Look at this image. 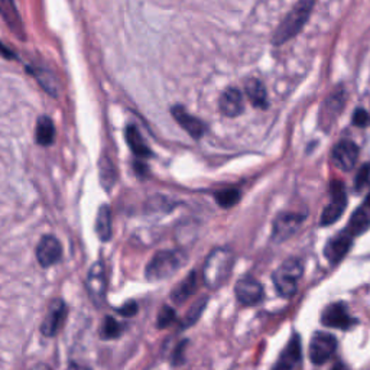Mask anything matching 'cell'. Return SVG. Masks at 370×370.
<instances>
[{"mask_svg": "<svg viewBox=\"0 0 370 370\" xmlns=\"http://www.w3.org/2000/svg\"><path fill=\"white\" fill-rule=\"evenodd\" d=\"M175 319H177V314L175 311L171 308V307H168V306H164L158 314V328H166V327H170L171 324L175 323Z\"/></svg>", "mask_w": 370, "mask_h": 370, "instance_id": "cell-29", "label": "cell"}, {"mask_svg": "<svg viewBox=\"0 0 370 370\" xmlns=\"http://www.w3.org/2000/svg\"><path fill=\"white\" fill-rule=\"evenodd\" d=\"M321 323L326 327L340 328V330H349L355 324H358L356 319L349 314L347 307L343 302H334V304L326 307V310L321 314Z\"/></svg>", "mask_w": 370, "mask_h": 370, "instance_id": "cell-9", "label": "cell"}, {"mask_svg": "<svg viewBox=\"0 0 370 370\" xmlns=\"http://www.w3.org/2000/svg\"><path fill=\"white\" fill-rule=\"evenodd\" d=\"M234 256L231 250L226 247H217L210 252L204 265H203V281L210 290L220 288L229 279L233 271Z\"/></svg>", "mask_w": 370, "mask_h": 370, "instance_id": "cell-1", "label": "cell"}, {"mask_svg": "<svg viewBox=\"0 0 370 370\" xmlns=\"http://www.w3.org/2000/svg\"><path fill=\"white\" fill-rule=\"evenodd\" d=\"M67 370H91L89 366L86 364H78V363H71Z\"/></svg>", "mask_w": 370, "mask_h": 370, "instance_id": "cell-34", "label": "cell"}, {"mask_svg": "<svg viewBox=\"0 0 370 370\" xmlns=\"http://www.w3.org/2000/svg\"><path fill=\"white\" fill-rule=\"evenodd\" d=\"M331 158L339 170L351 171L359 159V146L353 141L343 139L333 148Z\"/></svg>", "mask_w": 370, "mask_h": 370, "instance_id": "cell-11", "label": "cell"}, {"mask_svg": "<svg viewBox=\"0 0 370 370\" xmlns=\"http://www.w3.org/2000/svg\"><path fill=\"white\" fill-rule=\"evenodd\" d=\"M353 125L358 126V127H364L369 121H370V116L364 109H356L355 113H353Z\"/></svg>", "mask_w": 370, "mask_h": 370, "instance_id": "cell-31", "label": "cell"}, {"mask_svg": "<svg viewBox=\"0 0 370 370\" xmlns=\"http://www.w3.org/2000/svg\"><path fill=\"white\" fill-rule=\"evenodd\" d=\"M0 16L5 19V22L8 24V26L15 35L24 39L25 29L21 21V16L18 10H16L13 2H9V0H2V2H0Z\"/></svg>", "mask_w": 370, "mask_h": 370, "instance_id": "cell-20", "label": "cell"}, {"mask_svg": "<svg viewBox=\"0 0 370 370\" xmlns=\"http://www.w3.org/2000/svg\"><path fill=\"white\" fill-rule=\"evenodd\" d=\"M117 312L123 317H133V315H136V312H138V304L134 301H129L121 308H117Z\"/></svg>", "mask_w": 370, "mask_h": 370, "instance_id": "cell-32", "label": "cell"}, {"mask_svg": "<svg viewBox=\"0 0 370 370\" xmlns=\"http://www.w3.org/2000/svg\"><path fill=\"white\" fill-rule=\"evenodd\" d=\"M218 107H220V112L227 117H236L242 114L245 109L242 91L236 87L226 89L222 93L220 100H218Z\"/></svg>", "mask_w": 370, "mask_h": 370, "instance_id": "cell-17", "label": "cell"}, {"mask_svg": "<svg viewBox=\"0 0 370 370\" xmlns=\"http://www.w3.org/2000/svg\"><path fill=\"white\" fill-rule=\"evenodd\" d=\"M245 93L254 107H258V109L267 107V93L262 81L256 78L247 80L245 84Z\"/></svg>", "mask_w": 370, "mask_h": 370, "instance_id": "cell-21", "label": "cell"}, {"mask_svg": "<svg viewBox=\"0 0 370 370\" xmlns=\"http://www.w3.org/2000/svg\"><path fill=\"white\" fill-rule=\"evenodd\" d=\"M331 370H347V367H346L342 362H339L337 364H334V366H333Z\"/></svg>", "mask_w": 370, "mask_h": 370, "instance_id": "cell-36", "label": "cell"}, {"mask_svg": "<svg viewBox=\"0 0 370 370\" xmlns=\"http://www.w3.org/2000/svg\"><path fill=\"white\" fill-rule=\"evenodd\" d=\"M330 203L319 217V224L321 226H331L343 215L344 209L347 206V195L344 185L342 181H333L330 187Z\"/></svg>", "mask_w": 370, "mask_h": 370, "instance_id": "cell-5", "label": "cell"}, {"mask_svg": "<svg viewBox=\"0 0 370 370\" xmlns=\"http://www.w3.org/2000/svg\"><path fill=\"white\" fill-rule=\"evenodd\" d=\"M100 181H102L103 187L106 190H109V187L112 188V185L116 181V170L110 159L103 158L102 161H100Z\"/></svg>", "mask_w": 370, "mask_h": 370, "instance_id": "cell-26", "label": "cell"}, {"mask_svg": "<svg viewBox=\"0 0 370 370\" xmlns=\"http://www.w3.org/2000/svg\"><path fill=\"white\" fill-rule=\"evenodd\" d=\"M30 370H51V367H49L48 364L39 363V364H37V366H33Z\"/></svg>", "mask_w": 370, "mask_h": 370, "instance_id": "cell-35", "label": "cell"}, {"mask_svg": "<svg viewBox=\"0 0 370 370\" xmlns=\"http://www.w3.org/2000/svg\"><path fill=\"white\" fill-rule=\"evenodd\" d=\"M37 261L42 267H49L58 263L62 258V246L60 240L51 234L41 238L38 246H37Z\"/></svg>", "mask_w": 370, "mask_h": 370, "instance_id": "cell-12", "label": "cell"}, {"mask_svg": "<svg viewBox=\"0 0 370 370\" xmlns=\"http://www.w3.org/2000/svg\"><path fill=\"white\" fill-rule=\"evenodd\" d=\"M353 239L355 238H353L350 233L343 230L342 233L337 234V236H334L333 239L328 240V243L324 249V255L331 265L339 263L346 258V255L351 249Z\"/></svg>", "mask_w": 370, "mask_h": 370, "instance_id": "cell-14", "label": "cell"}, {"mask_svg": "<svg viewBox=\"0 0 370 370\" xmlns=\"http://www.w3.org/2000/svg\"><path fill=\"white\" fill-rule=\"evenodd\" d=\"M126 142L132 150V154L134 157H138L141 159H146L152 157V152H150V148L146 145L143 136L141 134L139 129L134 125H129L126 127Z\"/></svg>", "mask_w": 370, "mask_h": 370, "instance_id": "cell-19", "label": "cell"}, {"mask_svg": "<svg viewBox=\"0 0 370 370\" xmlns=\"http://www.w3.org/2000/svg\"><path fill=\"white\" fill-rule=\"evenodd\" d=\"M96 233L102 242H109L112 239V210L107 204L98 209L96 218Z\"/></svg>", "mask_w": 370, "mask_h": 370, "instance_id": "cell-24", "label": "cell"}, {"mask_svg": "<svg viewBox=\"0 0 370 370\" xmlns=\"http://www.w3.org/2000/svg\"><path fill=\"white\" fill-rule=\"evenodd\" d=\"M67 318V304L62 299H55L51 302L48 312L41 324V333L45 337H55L65 324Z\"/></svg>", "mask_w": 370, "mask_h": 370, "instance_id": "cell-8", "label": "cell"}, {"mask_svg": "<svg viewBox=\"0 0 370 370\" xmlns=\"http://www.w3.org/2000/svg\"><path fill=\"white\" fill-rule=\"evenodd\" d=\"M197 285H198L197 272L193 271L191 274H188L187 278H185L182 282H179L174 288V291L171 294L173 301L175 302V304H184V302L195 292Z\"/></svg>", "mask_w": 370, "mask_h": 370, "instance_id": "cell-22", "label": "cell"}, {"mask_svg": "<svg viewBox=\"0 0 370 370\" xmlns=\"http://www.w3.org/2000/svg\"><path fill=\"white\" fill-rule=\"evenodd\" d=\"M171 113H173V117L175 119V122L178 125H181V127L187 132L190 136H193L194 139H200L201 136H203L204 132H206V125L200 119H197L195 116L190 114L181 105L174 106L171 109Z\"/></svg>", "mask_w": 370, "mask_h": 370, "instance_id": "cell-16", "label": "cell"}, {"mask_svg": "<svg viewBox=\"0 0 370 370\" xmlns=\"http://www.w3.org/2000/svg\"><path fill=\"white\" fill-rule=\"evenodd\" d=\"M86 288L90 299L93 301V304L97 308L103 307L107 292V278H106L105 263L102 261L93 263V266L90 267L86 279Z\"/></svg>", "mask_w": 370, "mask_h": 370, "instance_id": "cell-6", "label": "cell"}, {"mask_svg": "<svg viewBox=\"0 0 370 370\" xmlns=\"http://www.w3.org/2000/svg\"><path fill=\"white\" fill-rule=\"evenodd\" d=\"M122 326L116 321L113 317H106L102 326V337L106 340H113L121 337Z\"/></svg>", "mask_w": 370, "mask_h": 370, "instance_id": "cell-27", "label": "cell"}, {"mask_svg": "<svg viewBox=\"0 0 370 370\" xmlns=\"http://www.w3.org/2000/svg\"><path fill=\"white\" fill-rule=\"evenodd\" d=\"M185 263V255L179 250H161L149 261L145 275L149 281H164L175 275Z\"/></svg>", "mask_w": 370, "mask_h": 370, "instance_id": "cell-2", "label": "cell"}, {"mask_svg": "<svg viewBox=\"0 0 370 370\" xmlns=\"http://www.w3.org/2000/svg\"><path fill=\"white\" fill-rule=\"evenodd\" d=\"M301 359H302L301 337L298 334H294L292 339L282 350L281 356L274 364L272 370H292L301 362Z\"/></svg>", "mask_w": 370, "mask_h": 370, "instance_id": "cell-15", "label": "cell"}, {"mask_svg": "<svg viewBox=\"0 0 370 370\" xmlns=\"http://www.w3.org/2000/svg\"><path fill=\"white\" fill-rule=\"evenodd\" d=\"M370 181V164H363L360 168H359V173L355 178V188L356 191H360L363 190L366 185L369 184Z\"/></svg>", "mask_w": 370, "mask_h": 370, "instance_id": "cell-30", "label": "cell"}, {"mask_svg": "<svg viewBox=\"0 0 370 370\" xmlns=\"http://www.w3.org/2000/svg\"><path fill=\"white\" fill-rule=\"evenodd\" d=\"M234 294H236V298L240 304L255 306L259 304L263 298V288L259 281L246 276L238 281L236 287H234Z\"/></svg>", "mask_w": 370, "mask_h": 370, "instance_id": "cell-13", "label": "cell"}, {"mask_svg": "<svg viewBox=\"0 0 370 370\" xmlns=\"http://www.w3.org/2000/svg\"><path fill=\"white\" fill-rule=\"evenodd\" d=\"M335 349H337V339L333 334L317 331L310 343V360L317 366L324 364L333 358Z\"/></svg>", "mask_w": 370, "mask_h": 370, "instance_id": "cell-7", "label": "cell"}, {"mask_svg": "<svg viewBox=\"0 0 370 370\" xmlns=\"http://www.w3.org/2000/svg\"><path fill=\"white\" fill-rule=\"evenodd\" d=\"M206 306H207V298H201V299H198V301L195 302V304L190 308V311L187 312V315H185V318H184V326H185V327H190V326H193L194 323H197V321H198V318L201 317V314H203Z\"/></svg>", "mask_w": 370, "mask_h": 370, "instance_id": "cell-28", "label": "cell"}, {"mask_svg": "<svg viewBox=\"0 0 370 370\" xmlns=\"http://www.w3.org/2000/svg\"><path fill=\"white\" fill-rule=\"evenodd\" d=\"M302 222H304V215L299 213H282L279 214L272 229V239L276 242H283L290 238H292L297 233V230L301 227Z\"/></svg>", "mask_w": 370, "mask_h": 370, "instance_id": "cell-10", "label": "cell"}, {"mask_svg": "<svg viewBox=\"0 0 370 370\" xmlns=\"http://www.w3.org/2000/svg\"><path fill=\"white\" fill-rule=\"evenodd\" d=\"M187 344H188L187 340H182L177 346V349L174 350V355H173V363H174V366H178V364L182 363V360H184V351H185V347H187Z\"/></svg>", "mask_w": 370, "mask_h": 370, "instance_id": "cell-33", "label": "cell"}, {"mask_svg": "<svg viewBox=\"0 0 370 370\" xmlns=\"http://www.w3.org/2000/svg\"><path fill=\"white\" fill-rule=\"evenodd\" d=\"M314 8L312 2H299L297 3L292 10L287 15L281 24V26L276 29L275 37H274V44L275 45H282L285 42H288L292 39L295 35H298L299 30L306 26L311 10Z\"/></svg>", "mask_w": 370, "mask_h": 370, "instance_id": "cell-3", "label": "cell"}, {"mask_svg": "<svg viewBox=\"0 0 370 370\" xmlns=\"http://www.w3.org/2000/svg\"><path fill=\"white\" fill-rule=\"evenodd\" d=\"M215 203L223 209H231L240 201V191L238 188H224L214 194Z\"/></svg>", "mask_w": 370, "mask_h": 370, "instance_id": "cell-25", "label": "cell"}, {"mask_svg": "<svg viewBox=\"0 0 370 370\" xmlns=\"http://www.w3.org/2000/svg\"><path fill=\"white\" fill-rule=\"evenodd\" d=\"M35 138L41 146H51L55 141V126L48 116H39L37 121Z\"/></svg>", "mask_w": 370, "mask_h": 370, "instance_id": "cell-23", "label": "cell"}, {"mask_svg": "<svg viewBox=\"0 0 370 370\" xmlns=\"http://www.w3.org/2000/svg\"><path fill=\"white\" fill-rule=\"evenodd\" d=\"M302 274H304V267H302V263L297 258L285 261L272 276L276 292L283 298L294 297Z\"/></svg>", "mask_w": 370, "mask_h": 370, "instance_id": "cell-4", "label": "cell"}, {"mask_svg": "<svg viewBox=\"0 0 370 370\" xmlns=\"http://www.w3.org/2000/svg\"><path fill=\"white\" fill-rule=\"evenodd\" d=\"M369 229H370V203L369 201H364V203L351 214L346 231L350 233L353 238H356L366 233Z\"/></svg>", "mask_w": 370, "mask_h": 370, "instance_id": "cell-18", "label": "cell"}]
</instances>
